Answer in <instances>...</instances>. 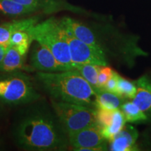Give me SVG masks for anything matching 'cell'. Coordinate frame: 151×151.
Listing matches in <instances>:
<instances>
[{"label":"cell","instance_id":"obj_11","mask_svg":"<svg viewBox=\"0 0 151 151\" xmlns=\"http://www.w3.org/2000/svg\"><path fill=\"white\" fill-rule=\"evenodd\" d=\"M17 2L30 7L36 11H42L45 14H52L63 10L79 11L77 7L62 0H14Z\"/></svg>","mask_w":151,"mask_h":151},{"label":"cell","instance_id":"obj_7","mask_svg":"<svg viewBox=\"0 0 151 151\" xmlns=\"http://www.w3.org/2000/svg\"><path fill=\"white\" fill-rule=\"evenodd\" d=\"M69 141L74 150L82 151L85 148H99L106 150L102 128L98 123L69 134Z\"/></svg>","mask_w":151,"mask_h":151},{"label":"cell","instance_id":"obj_15","mask_svg":"<svg viewBox=\"0 0 151 151\" xmlns=\"http://www.w3.org/2000/svg\"><path fill=\"white\" fill-rule=\"evenodd\" d=\"M96 94V108L100 107L110 110H116L120 109L124 102V97L104 89L99 90Z\"/></svg>","mask_w":151,"mask_h":151},{"label":"cell","instance_id":"obj_5","mask_svg":"<svg viewBox=\"0 0 151 151\" xmlns=\"http://www.w3.org/2000/svg\"><path fill=\"white\" fill-rule=\"evenodd\" d=\"M39 97L30 81L24 75L16 74L0 79V99L6 103L19 104Z\"/></svg>","mask_w":151,"mask_h":151},{"label":"cell","instance_id":"obj_14","mask_svg":"<svg viewBox=\"0 0 151 151\" xmlns=\"http://www.w3.org/2000/svg\"><path fill=\"white\" fill-rule=\"evenodd\" d=\"M24 56L15 46H9L2 61L0 63V71L11 72L18 69L28 70L24 64Z\"/></svg>","mask_w":151,"mask_h":151},{"label":"cell","instance_id":"obj_3","mask_svg":"<svg viewBox=\"0 0 151 151\" xmlns=\"http://www.w3.org/2000/svg\"><path fill=\"white\" fill-rule=\"evenodd\" d=\"M26 31L33 41L47 47L67 71L73 69L69 44L64 36V28L59 20L51 18L35 24Z\"/></svg>","mask_w":151,"mask_h":151},{"label":"cell","instance_id":"obj_1","mask_svg":"<svg viewBox=\"0 0 151 151\" xmlns=\"http://www.w3.org/2000/svg\"><path fill=\"white\" fill-rule=\"evenodd\" d=\"M37 78L56 101L96 108L97 94L89 83L75 69L60 72H39Z\"/></svg>","mask_w":151,"mask_h":151},{"label":"cell","instance_id":"obj_17","mask_svg":"<svg viewBox=\"0 0 151 151\" xmlns=\"http://www.w3.org/2000/svg\"><path fill=\"white\" fill-rule=\"evenodd\" d=\"M0 12L11 16H21L34 13L35 11L14 0H0Z\"/></svg>","mask_w":151,"mask_h":151},{"label":"cell","instance_id":"obj_22","mask_svg":"<svg viewBox=\"0 0 151 151\" xmlns=\"http://www.w3.org/2000/svg\"><path fill=\"white\" fill-rule=\"evenodd\" d=\"M115 110L104 108H96L97 112V123L101 126V128L109 127L113 121Z\"/></svg>","mask_w":151,"mask_h":151},{"label":"cell","instance_id":"obj_23","mask_svg":"<svg viewBox=\"0 0 151 151\" xmlns=\"http://www.w3.org/2000/svg\"><path fill=\"white\" fill-rule=\"evenodd\" d=\"M113 70L106 66H101L98 73L97 84L99 89H104L106 83L112 76Z\"/></svg>","mask_w":151,"mask_h":151},{"label":"cell","instance_id":"obj_18","mask_svg":"<svg viewBox=\"0 0 151 151\" xmlns=\"http://www.w3.org/2000/svg\"><path fill=\"white\" fill-rule=\"evenodd\" d=\"M33 40L26 30H18L11 35L9 46H14L18 51L25 55Z\"/></svg>","mask_w":151,"mask_h":151},{"label":"cell","instance_id":"obj_12","mask_svg":"<svg viewBox=\"0 0 151 151\" xmlns=\"http://www.w3.org/2000/svg\"><path fill=\"white\" fill-rule=\"evenodd\" d=\"M137 93L132 101L143 112L151 110V81L146 76L135 82Z\"/></svg>","mask_w":151,"mask_h":151},{"label":"cell","instance_id":"obj_9","mask_svg":"<svg viewBox=\"0 0 151 151\" xmlns=\"http://www.w3.org/2000/svg\"><path fill=\"white\" fill-rule=\"evenodd\" d=\"M59 21L62 27L79 40L95 48H101L95 35L87 26L69 17H64Z\"/></svg>","mask_w":151,"mask_h":151},{"label":"cell","instance_id":"obj_13","mask_svg":"<svg viewBox=\"0 0 151 151\" xmlns=\"http://www.w3.org/2000/svg\"><path fill=\"white\" fill-rule=\"evenodd\" d=\"M38 18L24 19L20 20H14L0 24V43L9 45L11 35L18 30H27L37 23Z\"/></svg>","mask_w":151,"mask_h":151},{"label":"cell","instance_id":"obj_4","mask_svg":"<svg viewBox=\"0 0 151 151\" xmlns=\"http://www.w3.org/2000/svg\"><path fill=\"white\" fill-rule=\"evenodd\" d=\"M52 103L58 120L68 134L97 123L94 108L56 100Z\"/></svg>","mask_w":151,"mask_h":151},{"label":"cell","instance_id":"obj_10","mask_svg":"<svg viewBox=\"0 0 151 151\" xmlns=\"http://www.w3.org/2000/svg\"><path fill=\"white\" fill-rule=\"evenodd\" d=\"M139 137L137 130L132 125L124 127L113 137L110 141V148L113 151L137 150L136 143Z\"/></svg>","mask_w":151,"mask_h":151},{"label":"cell","instance_id":"obj_6","mask_svg":"<svg viewBox=\"0 0 151 151\" xmlns=\"http://www.w3.org/2000/svg\"><path fill=\"white\" fill-rule=\"evenodd\" d=\"M64 36L69 44L71 59L73 64H92L106 66V60L102 48H95L83 42L65 28Z\"/></svg>","mask_w":151,"mask_h":151},{"label":"cell","instance_id":"obj_21","mask_svg":"<svg viewBox=\"0 0 151 151\" xmlns=\"http://www.w3.org/2000/svg\"><path fill=\"white\" fill-rule=\"evenodd\" d=\"M118 95L125 99H133L137 93V86L135 83L127 80L119 76L118 81Z\"/></svg>","mask_w":151,"mask_h":151},{"label":"cell","instance_id":"obj_16","mask_svg":"<svg viewBox=\"0 0 151 151\" xmlns=\"http://www.w3.org/2000/svg\"><path fill=\"white\" fill-rule=\"evenodd\" d=\"M100 67L101 66L92 64H73V69L81 73V75L90 84L95 92L100 90L97 84L98 73Z\"/></svg>","mask_w":151,"mask_h":151},{"label":"cell","instance_id":"obj_25","mask_svg":"<svg viewBox=\"0 0 151 151\" xmlns=\"http://www.w3.org/2000/svg\"><path fill=\"white\" fill-rule=\"evenodd\" d=\"M9 45L1 44L0 43V63L2 61L4 57L6 52L7 49H8Z\"/></svg>","mask_w":151,"mask_h":151},{"label":"cell","instance_id":"obj_20","mask_svg":"<svg viewBox=\"0 0 151 151\" xmlns=\"http://www.w3.org/2000/svg\"><path fill=\"white\" fill-rule=\"evenodd\" d=\"M120 109L123 113L126 121L127 122H134L147 120L146 115L133 101H127L122 104Z\"/></svg>","mask_w":151,"mask_h":151},{"label":"cell","instance_id":"obj_19","mask_svg":"<svg viewBox=\"0 0 151 151\" xmlns=\"http://www.w3.org/2000/svg\"><path fill=\"white\" fill-rule=\"evenodd\" d=\"M126 120L123 113L120 109L114 111L113 121L109 127L102 128V134L106 140L111 141L125 125Z\"/></svg>","mask_w":151,"mask_h":151},{"label":"cell","instance_id":"obj_8","mask_svg":"<svg viewBox=\"0 0 151 151\" xmlns=\"http://www.w3.org/2000/svg\"><path fill=\"white\" fill-rule=\"evenodd\" d=\"M31 65L33 69L42 72H60L67 71L58 62L49 49L37 42L31 56Z\"/></svg>","mask_w":151,"mask_h":151},{"label":"cell","instance_id":"obj_2","mask_svg":"<svg viewBox=\"0 0 151 151\" xmlns=\"http://www.w3.org/2000/svg\"><path fill=\"white\" fill-rule=\"evenodd\" d=\"M16 139L20 146L32 150H58L65 145L53 120L43 113L23 119L17 128Z\"/></svg>","mask_w":151,"mask_h":151},{"label":"cell","instance_id":"obj_24","mask_svg":"<svg viewBox=\"0 0 151 151\" xmlns=\"http://www.w3.org/2000/svg\"><path fill=\"white\" fill-rule=\"evenodd\" d=\"M119 75L116 71H113V74L109 79L108 81L106 83L104 89L107 91L112 92V93L118 94V81Z\"/></svg>","mask_w":151,"mask_h":151}]
</instances>
